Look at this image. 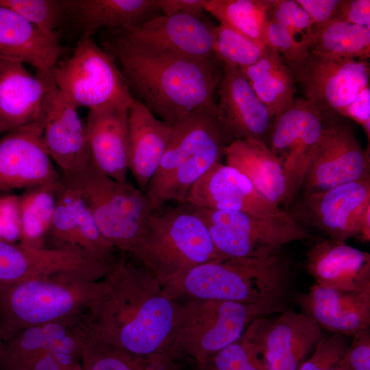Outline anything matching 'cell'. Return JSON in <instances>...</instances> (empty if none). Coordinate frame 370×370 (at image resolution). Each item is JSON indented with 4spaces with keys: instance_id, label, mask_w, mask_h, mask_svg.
Masks as SVG:
<instances>
[{
    "instance_id": "10",
    "label": "cell",
    "mask_w": 370,
    "mask_h": 370,
    "mask_svg": "<svg viewBox=\"0 0 370 370\" xmlns=\"http://www.w3.org/2000/svg\"><path fill=\"white\" fill-rule=\"evenodd\" d=\"M190 206L204 223L223 258L271 256L281 252L289 243L308 240L311 236L292 212L260 217Z\"/></svg>"
},
{
    "instance_id": "30",
    "label": "cell",
    "mask_w": 370,
    "mask_h": 370,
    "mask_svg": "<svg viewBox=\"0 0 370 370\" xmlns=\"http://www.w3.org/2000/svg\"><path fill=\"white\" fill-rule=\"evenodd\" d=\"M224 157L267 199L279 206L291 202L282 165L267 143L236 139L226 147Z\"/></svg>"
},
{
    "instance_id": "47",
    "label": "cell",
    "mask_w": 370,
    "mask_h": 370,
    "mask_svg": "<svg viewBox=\"0 0 370 370\" xmlns=\"http://www.w3.org/2000/svg\"><path fill=\"white\" fill-rule=\"evenodd\" d=\"M3 342H4V334H3V328L0 321V352L1 350Z\"/></svg>"
},
{
    "instance_id": "39",
    "label": "cell",
    "mask_w": 370,
    "mask_h": 370,
    "mask_svg": "<svg viewBox=\"0 0 370 370\" xmlns=\"http://www.w3.org/2000/svg\"><path fill=\"white\" fill-rule=\"evenodd\" d=\"M267 20L282 25L297 40L310 46L313 36L311 20L296 0H273Z\"/></svg>"
},
{
    "instance_id": "15",
    "label": "cell",
    "mask_w": 370,
    "mask_h": 370,
    "mask_svg": "<svg viewBox=\"0 0 370 370\" xmlns=\"http://www.w3.org/2000/svg\"><path fill=\"white\" fill-rule=\"evenodd\" d=\"M269 316L254 320L243 337L256 349L267 370H298L323 336L322 330L301 312L286 310L275 318Z\"/></svg>"
},
{
    "instance_id": "7",
    "label": "cell",
    "mask_w": 370,
    "mask_h": 370,
    "mask_svg": "<svg viewBox=\"0 0 370 370\" xmlns=\"http://www.w3.org/2000/svg\"><path fill=\"white\" fill-rule=\"evenodd\" d=\"M264 308L232 301L186 299L177 302L166 354L186 356L201 367L209 357L238 341Z\"/></svg>"
},
{
    "instance_id": "28",
    "label": "cell",
    "mask_w": 370,
    "mask_h": 370,
    "mask_svg": "<svg viewBox=\"0 0 370 370\" xmlns=\"http://www.w3.org/2000/svg\"><path fill=\"white\" fill-rule=\"evenodd\" d=\"M172 125L157 118L136 100L128 113V171L139 189L146 188L167 147Z\"/></svg>"
},
{
    "instance_id": "21",
    "label": "cell",
    "mask_w": 370,
    "mask_h": 370,
    "mask_svg": "<svg viewBox=\"0 0 370 370\" xmlns=\"http://www.w3.org/2000/svg\"><path fill=\"white\" fill-rule=\"evenodd\" d=\"M45 149L62 173L78 171L91 162L85 124L77 108L68 102L50 75L43 126Z\"/></svg>"
},
{
    "instance_id": "34",
    "label": "cell",
    "mask_w": 370,
    "mask_h": 370,
    "mask_svg": "<svg viewBox=\"0 0 370 370\" xmlns=\"http://www.w3.org/2000/svg\"><path fill=\"white\" fill-rule=\"evenodd\" d=\"M310 51L367 60L370 58V29L333 18L313 34Z\"/></svg>"
},
{
    "instance_id": "26",
    "label": "cell",
    "mask_w": 370,
    "mask_h": 370,
    "mask_svg": "<svg viewBox=\"0 0 370 370\" xmlns=\"http://www.w3.org/2000/svg\"><path fill=\"white\" fill-rule=\"evenodd\" d=\"M129 110L110 106L91 109L85 123L92 164L119 182H127Z\"/></svg>"
},
{
    "instance_id": "36",
    "label": "cell",
    "mask_w": 370,
    "mask_h": 370,
    "mask_svg": "<svg viewBox=\"0 0 370 370\" xmlns=\"http://www.w3.org/2000/svg\"><path fill=\"white\" fill-rule=\"evenodd\" d=\"M265 47L227 26L215 27L213 53L221 66L244 69L260 58Z\"/></svg>"
},
{
    "instance_id": "20",
    "label": "cell",
    "mask_w": 370,
    "mask_h": 370,
    "mask_svg": "<svg viewBox=\"0 0 370 370\" xmlns=\"http://www.w3.org/2000/svg\"><path fill=\"white\" fill-rule=\"evenodd\" d=\"M215 27L203 17L160 14L138 25L118 29L138 42L191 59L212 60H215Z\"/></svg>"
},
{
    "instance_id": "6",
    "label": "cell",
    "mask_w": 370,
    "mask_h": 370,
    "mask_svg": "<svg viewBox=\"0 0 370 370\" xmlns=\"http://www.w3.org/2000/svg\"><path fill=\"white\" fill-rule=\"evenodd\" d=\"M151 215L133 253L163 285L195 267L223 258L187 204Z\"/></svg>"
},
{
    "instance_id": "49",
    "label": "cell",
    "mask_w": 370,
    "mask_h": 370,
    "mask_svg": "<svg viewBox=\"0 0 370 370\" xmlns=\"http://www.w3.org/2000/svg\"><path fill=\"white\" fill-rule=\"evenodd\" d=\"M83 370V369H82Z\"/></svg>"
},
{
    "instance_id": "43",
    "label": "cell",
    "mask_w": 370,
    "mask_h": 370,
    "mask_svg": "<svg viewBox=\"0 0 370 370\" xmlns=\"http://www.w3.org/2000/svg\"><path fill=\"white\" fill-rule=\"evenodd\" d=\"M337 114L349 118L364 129L369 141L370 137V88L369 85L363 88L356 97Z\"/></svg>"
},
{
    "instance_id": "27",
    "label": "cell",
    "mask_w": 370,
    "mask_h": 370,
    "mask_svg": "<svg viewBox=\"0 0 370 370\" xmlns=\"http://www.w3.org/2000/svg\"><path fill=\"white\" fill-rule=\"evenodd\" d=\"M58 32H44L0 5V59L27 63L49 73L64 52Z\"/></svg>"
},
{
    "instance_id": "8",
    "label": "cell",
    "mask_w": 370,
    "mask_h": 370,
    "mask_svg": "<svg viewBox=\"0 0 370 370\" xmlns=\"http://www.w3.org/2000/svg\"><path fill=\"white\" fill-rule=\"evenodd\" d=\"M60 175L80 194L102 236L116 250L133 254L153 212L145 193L127 181L110 178L92 162Z\"/></svg>"
},
{
    "instance_id": "23",
    "label": "cell",
    "mask_w": 370,
    "mask_h": 370,
    "mask_svg": "<svg viewBox=\"0 0 370 370\" xmlns=\"http://www.w3.org/2000/svg\"><path fill=\"white\" fill-rule=\"evenodd\" d=\"M88 335L83 317L25 328L4 341L0 367L16 370L27 362L58 353L82 356Z\"/></svg>"
},
{
    "instance_id": "41",
    "label": "cell",
    "mask_w": 370,
    "mask_h": 370,
    "mask_svg": "<svg viewBox=\"0 0 370 370\" xmlns=\"http://www.w3.org/2000/svg\"><path fill=\"white\" fill-rule=\"evenodd\" d=\"M341 360L342 370H370V330L356 332Z\"/></svg>"
},
{
    "instance_id": "32",
    "label": "cell",
    "mask_w": 370,
    "mask_h": 370,
    "mask_svg": "<svg viewBox=\"0 0 370 370\" xmlns=\"http://www.w3.org/2000/svg\"><path fill=\"white\" fill-rule=\"evenodd\" d=\"M61 180V178H60ZM60 182L25 189L20 198V244L29 247H45Z\"/></svg>"
},
{
    "instance_id": "4",
    "label": "cell",
    "mask_w": 370,
    "mask_h": 370,
    "mask_svg": "<svg viewBox=\"0 0 370 370\" xmlns=\"http://www.w3.org/2000/svg\"><path fill=\"white\" fill-rule=\"evenodd\" d=\"M232 141L217 116V103L190 112L172 124L160 165L145 192L153 211L170 201L184 204L194 184L221 162Z\"/></svg>"
},
{
    "instance_id": "46",
    "label": "cell",
    "mask_w": 370,
    "mask_h": 370,
    "mask_svg": "<svg viewBox=\"0 0 370 370\" xmlns=\"http://www.w3.org/2000/svg\"><path fill=\"white\" fill-rule=\"evenodd\" d=\"M162 14L203 17L206 0H157Z\"/></svg>"
},
{
    "instance_id": "29",
    "label": "cell",
    "mask_w": 370,
    "mask_h": 370,
    "mask_svg": "<svg viewBox=\"0 0 370 370\" xmlns=\"http://www.w3.org/2000/svg\"><path fill=\"white\" fill-rule=\"evenodd\" d=\"M66 21L82 37L105 29L134 27L162 14L157 0H64ZM81 37V38H82Z\"/></svg>"
},
{
    "instance_id": "3",
    "label": "cell",
    "mask_w": 370,
    "mask_h": 370,
    "mask_svg": "<svg viewBox=\"0 0 370 370\" xmlns=\"http://www.w3.org/2000/svg\"><path fill=\"white\" fill-rule=\"evenodd\" d=\"M291 281V261L280 252L203 263L163 284V288L175 300L183 297L255 304L271 314L286 310Z\"/></svg>"
},
{
    "instance_id": "37",
    "label": "cell",
    "mask_w": 370,
    "mask_h": 370,
    "mask_svg": "<svg viewBox=\"0 0 370 370\" xmlns=\"http://www.w3.org/2000/svg\"><path fill=\"white\" fill-rule=\"evenodd\" d=\"M40 30L53 33L66 21L64 0H0Z\"/></svg>"
},
{
    "instance_id": "48",
    "label": "cell",
    "mask_w": 370,
    "mask_h": 370,
    "mask_svg": "<svg viewBox=\"0 0 370 370\" xmlns=\"http://www.w3.org/2000/svg\"><path fill=\"white\" fill-rule=\"evenodd\" d=\"M0 370H3V369H1Z\"/></svg>"
},
{
    "instance_id": "38",
    "label": "cell",
    "mask_w": 370,
    "mask_h": 370,
    "mask_svg": "<svg viewBox=\"0 0 370 370\" xmlns=\"http://www.w3.org/2000/svg\"><path fill=\"white\" fill-rule=\"evenodd\" d=\"M199 370H267L256 349L243 336L208 358Z\"/></svg>"
},
{
    "instance_id": "12",
    "label": "cell",
    "mask_w": 370,
    "mask_h": 370,
    "mask_svg": "<svg viewBox=\"0 0 370 370\" xmlns=\"http://www.w3.org/2000/svg\"><path fill=\"white\" fill-rule=\"evenodd\" d=\"M292 213L302 224L313 226L332 241L346 243L356 238L369 242L370 179L304 195Z\"/></svg>"
},
{
    "instance_id": "13",
    "label": "cell",
    "mask_w": 370,
    "mask_h": 370,
    "mask_svg": "<svg viewBox=\"0 0 370 370\" xmlns=\"http://www.w3.org/2000/svg\"><path fill=\"white\" fill-rule=\"evenodd\" d=\"M325 119V116L305 99H295L273 119L267 143L282 165L291 201L301 188Z\"/></svg>"
},
{
    "instance_id": "42",
    "label": "cell",
    "mask_w": 370,
    "mask_h": 370,
    "mask_svg": "<svg viewBox=\"0 0 370 370\" xmlns=\"http://www.w3.org/2000/svg\"><path fill=\"white\" fill-rule=\"evenodd\" d=\"M20 238L19 195L0 196V241L15 243Z\"/></svg>"
},
{
    "instance_id": "44",
    "label": "cell",
    "mask_w": 370,
    "mask_h": 370,
    "mask_svg": "<svg viewBox=\"0 0 370 370\" xmlns=\"http://www.w3.org/2000/svg\"><path fill=\"white\" fill-rule=\"evenodd\" d=\"M297 2L308 14L314 34L334 18L341 0H297Z\"/></svg>"
},
{
    "instance_id": "22",
    "label": "cell",
    "mask_w": 370,
    "mask_h": 370,
    "mask_svg": "<svg viewBox=\"0 0 370 370\" xmlns=\"http://www.w3.org/2000/svg\"><path fill=\"white\" fill-rule=\"evenodd\" d=\"M50 73L33 75L22 62L0 59V135L45 116Z\"/></svg>"
},
{
    "instance_id": "14",
    "label": "cell",
    "mask_w": 370,
    "mask_h": 370,
    "mask_svg": "<svg viewBox=\"0 0 370 370\" xmlns=\"http://www.w3.org/2000/svg\"><path fill=\"white\" fill-rule=\"evenodd\" d=\"M368 179L369 151L362 148L349 125L329 121L325 116L323 134L312 153L301 188L304 195Z\"/></svg>"
},
{
    "instance_id": "2",
    "label": "cell",
    "mask_w": 370,
    "mask_h": 370,
    "mask_svg": "<svg viewBox=\"0 0 370 370\" xmlns=\"http://www.w3.org/2000/svg\"><path fill=\"white\" fill-rule=\"evenodd\" d=\"M101 47L119 64L129 89L157 118L173 124L184 115L215 103L222 77L215 60L179 56L131 40L119 29L99 33Z\"/></svg>"
},
{
    "instance_id": "25",
    "label": "cell",
    "mask_w": 370,
    "mask_h": 370,
    "mask_svg": "<svg viewBox=\"0 0 370 370\" xmlns=\"http://www.w3.org/2000/svg\"><path fill=\"white\" fill-rule=\"evenodd\" d=\"M305 268L316 284L350 291H370V254L346 243L317 241Z\"/></svg>"
},
{
    "instance_id": "5",
    "label": "cell",
    "mask_w": 370,
    "mask_h": 370,
    "mask_svg": "<svg viewBox=\"0 0 370 370\" xmlns=\"http://www.w3.org/2000/svg\"><path fill=\"white\" fill-rule=\"evenodd\" d=\"M98 282L77 274L60 273L0 287L4 341L25 328L82 318Z\"/></svg>"
},
{
    "instance_id": "35",
    "label": "cell",
    "mask_w": 370,
    "mask_h": 370,
    "mask_svg": "<svg viewBox=\"0 0 370 370\" xmlns=\"http://www.w3.org/2000/svg\"><path fill=\"white\" fill-rule=\"evenodd\" d=\"M82 365L83 370H173L167 356H138L89 335Z\"/></svg>"
},
{
    "instance_id": "31",
    "label": "cell",
    "mask_w": 370,
    "mask_h": 370,
    "mask_svg": "<svg viewBox=\"0 0 370 370\" xmlns=\"http://www.w3.org/2000/svg\"><path fill=\"white\" fill-rule=\"evenodd\" d=\"M241 71L273 119L295 99L296 89L291 71L282 57L271 47L266 46L255 64Z\"/></svg>"
},
{
    "instance_id": "16",
    "label": "cell",
    "mask_w": 370,
    "mask_h": 370,
    "mask_svg": "<svg viewBox=\"0 0 370 370\" xmlns=\"http://www.w3.org/2000/svg\"><path fill=\"white\" fill-rule=\"evenodd\" d=\"M45 247L82 253L110 265L120 258L99 232L80 194L62 177Z\"/></svg>"
},
{
    "instance_id": "19",
    "label": "cell",
    "mask_w": 370,
    "mask_h": 370,
    "mask_svg": "<svg viewBox=\"0 0 370 370\" xmlns=\"http://www.w3.org/2000/svg\"><path fill=\"white\" fill-rule=\"evenodd\" d=\"M217 116L227 136L267 143L273 119L237 67L221 66Z\"/></svg>"
},
{
    "instance_id": "45",
    "label": "cell",
    "mask_w": 370,
    "mask_h": 370,
    "mask_svg": "<svg viewBox=\"0 0 370 370\" xmlns=\"http://www.w3.org/2000/svg\"><path fill=\"white\" fill-rule=\"evenodd\" d=\"M334 18L370 29V1L341 0Z\"/></svg>"
},
{
    "instance_id": "40",
    "label": "cell",
    "mask_w": 370,
    "mask_h": 370,
    "mask_svg": "<svg viewBox=\"0 0 370 370\" xmlns=\"http://www.w3.org/2000/svg\"><path fill=\"white\" fill-rule=\"evenodd\" d=\"M264 42L282 57L287 66L302 59L310 51L308 45L297 40L284 26L268 20Z\"/></svg>"
},
{
    "instance_id": "11",
    "label": "cell",
    "mask_w": 370,
    "mask_h": 370,
    "mask_svg": "<svg viewBox=\"0 0 370 370\" xmlns=\"http://www.w3.org/2000/svg\"><path fill=\"white\" fill-rule=\"evenodd\" d=\"M305 99L325 116L337 114L369 85L367 60L313 53L288 66Z\"/></svg>"
},
{
    "instance_id": "33",
    "label": "cell",
    "mask_w": 370,
    "mask_h": 370,
    "mask_svg": "<svg viewBox=\"0 0 370 370\" xmlns=\"http://www.w3.org/2000/svg\"><path fill=\"white\" fill-rule=\"evenodd\" d=\"M273 0H206L204 10L251 40L264 45L268 12ZM266 46V45H265Z\"/></svg>"
},
{
    "instance_id": "18",
    "label": "cell",
    "mask_w": 370,
    "mask_h": 370,
    "mask_svg": "<svg viewBox=\"0 0 370 370\" xmlns=\"http://www.w3.org/2000/svg\"><path fill=\"white\" fill-rule=\"evenodd\" d=\"M184 204L260 217H276L287 212L261 195L241 172L221 162L194 184Z\"/></svg>"
},
{
    "instance_id": "24",
    "label": "cell",
    "mask_w": 370,
    "mask_h": 370,
    "mask_svg": "<svg viewBox=\"0 0 370 370\" xmlns=\"http://www.w3.org/2000/svg\"><path fill=\"white\" fill-rule=\"evenodd\" d=\"M295 301L301 312L312 318L321 330L346 336L370 325V291H350L314 284Z\"/></svg>"
},
{
    "instance_id": "1",
    "label": "cell",
    "mask_w": 370,
    "mask_h": 370,
    "mask_svg": "<svg viewBox=\"0 0 370 370\" xmlns=\"http://www.w3.org/2000/svg\"><path fill=\"white\" fill-rule=\"evenodd\" d=\"M176 304L143 264L120 258L99 280L83 321L89 336L130 354L167 356Z\"/></svg>"
},
{
    "instance_id": "9",
    "label": "cell",
    "mask_w": 370,
    "mask_h": 370,
    "mask_svg": "<svg viewBox=\"0 0 370 370\" xmlns=\"http://www.w3.org/2000/svg\"><path fill=\"white\" fill-rule=\"evenodd\" d=\"M49 73L63 97L77 109L130 110L136 101L114 58L93 37H82L73 54L59 60Z\"/></svg>"
},
{
    "instance_id": "17",
    "label": "cell",
    "mask_w": 370,
    "mask_h": 370,
    "mask_svg": "<svg viewBox=\"0 0 370 370\" xmlns=\"http://www.w3.org/2000/svg\"><path fill=\"white\" fill-rule=\"evenodd\" d=\"M44 121L45 116L0 138V191L60 180L45 147Z\"/></svg>"
}]
</instances>
